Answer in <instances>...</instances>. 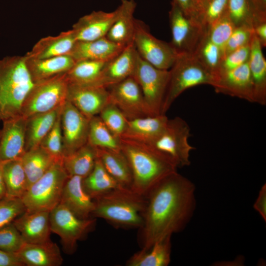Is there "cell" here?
<instances>
[{
	"instance_id": "obj_18",
	"label": "cell",
	"mask_w": 266,
	"mask_h": 266,
	"mask_svg": "<svg viewBox=\"0 0 266 266\" xmlns=\"http://www.w3.org/2000/svg\"><path fill=\"white\" fill-rule=\"evenodd\" d=\"M27 119L21 115L2 122L0 138V163L21 158L25 152Z\"/></svg>"
},
{
	"instance_id": "obj_12",
	"label": "cell",
	"mask_w": 266,
	"mask_h": 266,
	"mask_svg": "<svg viewBox=\"0 0 266 266\" xmlns=\"http://www.w3.org/2000/svg\"><path fill=\"white\" fill-rule=\"evenodd\" d=\"M169 21L172 35L170 43L176 53L193 54L205 33L201 23L185 15L173 1Z\"/></svg>"
},
{
	"instance_id": "obj_44",
	"label": "cell",
	"mask_w": 266,
	"mask_h": 266,
	"mask_svg": "<svg viewBox=\"0 0 266 266\" xmlns=\"http://www.w3.org/2000/svg\"><path fill=\"white\" fill-rule=\"evenodd\" d=\"M26 243L13 223L0 228V250L18 253Z\"/></svg>"
},
{
	"instance_id": "obj_43",
	"label": "cell",
	"mask_w": 266,
	"mask_h": 266,
	"mask_svg": "<svg viewBox=\"0 0 266 266\" xmlns=\"http://www.w3.org/2000/svg\"><path fill=\"white\" fill-rule=\"evenodd\" d=\"M228 0H204L201 3L199 21L205 32L213 22L226 12Z\"/></svg>"
},
{
	"instance_id": "obj_29",
	"label": "cell",
	"mask_w": 266,
	"mask_h": 266,
	"mask_svg": "<svg viewBox=\"0 0 266 266\" xmlns=\"http://www.w3.org/2000/svg\"><path fill=\"white\" fill-rule=\"evenodd\" d=\"M97 149L98 158L108 173L120 186L131 188L132 172L128 162L121 151L105 148Z\"/></svg>"
},
{
	"instance_id": "obj_52",
	"label": "cell",
	"mask_w": 266,
	"mask_h": 266,
	"mask_svg": "<svg viewBox=\"0 0 266 266\" xmlns=\"http://www.w3.org/2000/svg\"><path fill=\"white\" fill-rule=\"evenodd\" d=\"M250 1L254 13V21L266 20V0H250Z\"/></svg>"
},
{
	"instance_id": "obj_31",
	"label": "cell",
	"mask_w": 266,
	"mask_h": 266,
	"mask_svg": "<svg viewBox=\"0 0 266 266\" xmlns=\"http://www.w3.org/2000/svg\"><path fill=\"white\" fill-rule=\"evenodd\" d=\"M171 236L156 242L148 250L141 249L128 261V266H167L170 262Z\"/></svg>"
},
{
	"instance_id": "obj_8",
	"label": "cell",
	"mask_w": 266,
	"mask_h": 266,
	"mask_svg": "<svg viewBox=\"0 0 266 266\" xmlns=\"http://www.w3.org/2000/svg\"><path fill=\"white\" fill-rule=\"evenodd\" d=\"M66 73L34 83L23 103L21 115L25 118L53 111L67 100Z\"/></svg>"
},
{
	"instance_id": "obj_17",
	"label": "cell",
	"mask_w": 266,
	"mask_h": 266,
	"mask_svg": "<svg viewBox=\"0 0 266 266\" xmlns=\"http://www.w3.org/2000/svg\"><path fill=\"white\" fill-rule=\"evenodd\" d=\"M136 55L133 43L126 46L120 53L107 62L98 78L89 86L107 88L132 76Z\"/></svg>"
},
{
	"instance_id": "obj_45",
	"label": "cell",
	"mask_w": 266,
	"mask_h": 266,
	"mask_svg": "<svg viewBox=\"0 0 266 266\" xmlns=\"http://www.w3.org/2000/svg\"><path fill=\"white\" fill-rule=\"evenodd\" d=\"M26 210L21 198H4L0 200V228L9 224Z\"/></svg>"
},
{
	"instance_id": "obj_38",
	"label": "cell",
	"mask_w": 266,
	"mask_h": 266,
	"mask_svg": "<svg viewBox=\"0 0 266 266\" xmlns=\"http://www.w3.org/2000/svg\"><path fill=\"white\" fill-rule=\"evenodd\" d=\"M193 54L214 77L223 58V52L207 37L205 33Z\"/></svg>"
},
{
	"instance_id": "obj_47",
	"label": "cell",
	"mask_w": 266,
	"mask_h": 266,
	"mask_svg": "<svg viewBox=\"0 0 266 266\" xmlns=\"http://www.w3.org/2000/svg\"><path fill=\"white\" fill-rule=\"evenodd\" d=\"M250 54V44L225 56L221 62L218 72L215 76L220 73L233 70L247 63L249 60Z\"/></svg>"
},
{
	"instance_id": "obj_27",
	"label": "cell",
	"mask_w": 266,
	"mask_h": 266,
	"mask_svg": "<svg viewBox=\"0 0 266 266\" xmlns=\"http://www.w3.org/2000/svg\"><path fill=\"white\" fill-rule=\"evenodd\" d=\"M262 47L254 35L250 43L248 65L253 88L254 102L266 104V61Z\"/></svg>"
},
{
	"instance_id": "obj_51",
	"label": "cell",
	"mask_w": 266,
	"mask_h": 266,
	"mask_svg": "<svg viewBox=\"0 0 266 266\" xmlns=\"http://www.w3.org/2000/svg\"><path fill=\"white\" fill-rule=\"evenodd\" d=\"M255 36L259 41L262 47L266 46V20H255L252 24Z\"/></svg>"
},
{
	"instance_id": "obj_25",
	"label": "cell",
	"mask_w": 266,
	"mask_h": 266,
	"mask_svg": "<svg viewBox=\"0 0 266 266\" xmlns=\"http://www.w3.org/2000/svg\"><path fill=\"white\" fill-rule=\"evenodd\" d=\"M76 41L71 29L56 36L41 38L25 56L29 58L42 59L69 55Z\"/></svg>"
},
{
	"instance_id": "obj_22",
	"label": "cell",
	"mask_w": 266,
	"mask_h": 266,
	"mask_svg": "<svg viewBox=\"0 0 266 266\" xmlns=\"http://www.w3.org/2000/svg\"><path fill=\"white\" fill-rule=\"evenodd\" d=\"M136 7L134 0H121L116 9V17L105 37L123 46L133 43L135 22L133 14Z\"/></svg>"
},
{
	"instance_id": "obj_1",
	"label": "cell",
	"mask_w": 266,
	"mask_h": 266,
	"mask_svg": "<svg viewBox=\"0 0 266 266\" xmlns=\"http://www.w3.org/2000/svg\"><path fill=\"white\" fill-rule=\"evenodd\" d=\"M195 186L189 179L172 172L160 181L145 196L146 205L140 230L142 249L183 230L196 206Z\"/></svg>"
},
{
	"instance_id": "obj_34",
	"label": "cell",
	"mask_w": 266,
	"mask_h": 266,
	"mask_svg": "<svg viewBox=\"0 0 266 266\" xmlns=\"http://www.w3.org/2000/svg\"><path fill=\"white\" fill-rule=\"evenodd\" d=\"M0 164L6 189V197L22 198L28 188L21 157Z\"/></svg>"
},
{
	"instance_id": "obj_41",
	"label": "cell",
	"mask_w": 266,
	"mask_h": 266,
	"mask_svg": "<svg viewBox=\"0 0 266 266\" xmlns=\"http://www.w3.org/2000/svg\"><path fill=\"white\" fill-rule=\"evenodd\" d=\"M227 13L235 27H252L255 16L250 0H228Z\"/></svg>"
},
{
	"instance_id": "obj_3",
	"label": "cell",
	"mask_w": 266,
	"mask_h": 266,
	"mask_svg": "<svg viewBox=\"0 0 266 266\" xmlns=\"http://www.w3.org/2000/svg\"><path fill=\"white\" fill-rule=\"evenodd\" d=\"M94 200V217L102 218L117 228L139 229L142 226L146 197L131 188L119 187Z\"/></svg>"
},
{
	"instance_id": "obj_6",
	"label": "cell",
	"mask_w": 266,
	"mask_h": 266,
	"mask_svg": "<svg viewBox=\"0 0 266 266\" xmlns=\"http://www.w3.org/2000/svg\"><path fill=\"white\" fill-rule=\"evenodd\" d=\"M68 177L63 162L57 161L27 190L21 199L26 210L51 211L60 203Z\"/></svg>"
},
{
	"instance_id": "obj_15",
	"label": "cell",
	"mask_w": 266,
	"mask_h": 266,
	"mask_svg": "<svg viewBox=\"0 0 266 266\" xmlns=\"http://www.w3.org/2000/svg\"><path fill=\"white\" fill-rule=\"evenodd\" d=\"M248 62L215 76L212 86L216 92L254 102L253 84Z\"/></svg>"
},
{
	"instance_id": "obj_35",
	"label": "cell",
	"mask_w": 266,
	"mask_h": 266,
	"mask_svg": "<svg viewBox=\"0 0 266 266\" xmlns=\"http://www.w3.org/2000/svg\"><path fill=\"white\" fill-rule=\"evenodd\" d=\"M84 190L93 199L120 186L98 158L91 172L83 178Z\"/></svg>"
},
{
	"instance_id": "obj_5",
	"label": "cell",
	"mask_w": 266,
	"mask_h": 266,
	"mask_svg": "<svg viewBox=\"0 0 266 266\" xmlns=\"http://www.w3.org/2000/svg\"><path fill=\"white\" fill-rule=\"evenodd\" d=\"M169 79L161 108L166 114L175 100L185 90L200 85L212 86L213 75L193 54H178L169 69Z\"/></svg>"
},
{
	"instance_id": "obj_42",
	"label": "cell",
	"mask_w": 266,
	"mask_h": 266,
	"mask_svg": "<svg viewBox=\"0 0 266 266\" xmlns=\"http://www.w3.org/2000/svg\"><path fill=\"white\" fill-rule=\"evenodd\" d=\"M61 114V112L51 130L42 141L40 146L46 150L56 161L63 162L64 152Z\"/></svg>"
},
{
	"instance_id": "obj_40",
	"label": "cell",
	"mask_w": 266,
	"mask_h": 266,
	"mask_svg": "<svg viewBox=\"0 0 266 266\" xmlns=\"http://www.w3.org/2000/svg\"><path fill=\"white\" fill-rule=\"evenodd\" d=\"M235 28L226 12L207 28L205 34L223 52L225 46Z\"/></svg>"
},
{
	"instance_id": "obj_4",
	"label": "cell",
	"mask_w": 266,
	"mask_h": 266,
	"mask_svg": "<svg viewBox=\"0 0 266 266\" xmlns=\"http://www.w3.org/2000/svg\"><path fill=\"white\" fill-rule=\"evenodd\" d=\"M34 84L25 56L0 60V123L21 115L24 100Z\"/></svg>"
},
{
	"instance_id": "obj_32",
	"label": "cell",
	"mask_w": 266,
	"mask_h": 266,
	"mask_svg": "<svg viewBox=\"0 0 266 266\" xmlns=\"http://www.w3.org/2000/svg\"><path fill=\"white\" fill-rule=\"evenodd\" d=\"M98 158L97 149L88 142L65 156L63 165L69 176H87L92 170Z\"/></svg>"
},
{
	"instance_id": "obj_2",
	"label": "cell",
	"mask_w": 266,
	"mask_h": 266,
	"mask_svg": "<svg viewBox=\"0 0 266 266\" xmlns=\"http://www.w3.org/2000/svg\"><path fill=\"white\" fill-rule=\"evenodd\" d=\"M120 150L126 157L132 174L131 189L146 196L151 189L177 167L170 160L150 146L120 138Z\"/></svg>"
},
{
	"instance_id": "obj_13",
	"label": "cell",
	"mask_w": 266,
	"mask_h": 266,
	"mask_svg": "<svg viewBox=\"0 0 266 266\" xmlns=\"http://www.w3.org/2000/svg\"><path fill=\"white\" fill-rule=\"evenodd\" d=\"M107 89L109 101L117 106L128 120L153 116L145 102L139 85L133 76Z\"/></svg>"
},
{
	"instance_id": "obj_14",
	"label": "cell",
	"mask_w": 266,
	"mask_h": 266,
	"mask_svg": "<svg viewBox=\"0 0 266 266\" xmlns=\"http://www.w3.org/2000/svg\"><path fill=\"white\" fill-rule=\"evenodd\" d=\"M89 121L90 119L66 100L61 114L64 157L88 142Z\"/></svg>"
},
{
	"instance_id": "obj_49",
	"label": "cell",
	"mask_w": 266,
	"mask_h": 266,
	"mask_svg": "<svg viewBox=\"0 0 266 266\" xmlns=\"http://www.w3.org/2000/svg\"><path fill=\"white\" fill-rule=\"evenodd\" d=\"M17 253L6 252L0 250V266H23Z\"/></svg>"
},
{
	"instance_id": "obj_50",
	"label": "cell",
	"mask_w": 266,
	"mask_h": 266,
	"mask_svg": "<svg viewBox=\"0 0 266 266\" xmlns=\"http://www.w3.org/2000/svg\"><path fill=\"white\" fill-rule=\"evenodd\" d=\"M254 208L259 213L265 221H266V185H264L260 190L254 205Z\"/></svg>"
},
{
	"instance_id": "obj_23",
	"label": "cell",
	"mask_w": 266,
	"mask_h": 266,
	"mask_svg": "<svg viewBox=\"0 0 266 266\" xmlns=\"http://www.w3.org/2000/svg\"><path fill=\"white\" fill-rule=\"evenodd\" d=\"M168 119L166 114H160L128 120L127 128L120 138L147 144L160 134Z\"/></svg>"
},
{
	"instance_id": "obj_53",
	"label": "cell",
	"mask_w": 266,
	"mask_h": 266,
	"mask_svg": "<svg viewBox=\"0 0 266 266\" xmlns=\"http://www.w3.org/2000/svg\"><path fill=\"white\" fill-rule=\"evenodd\" d=\"M6 189L0 163V200L6 197Z\"/></svg>"
},
{
	"instance_id": "obj_46",
	"label": "cell",
	"mask_w": 266,
	"mask_h": 266,
	"mask_svg": "<svg viewBox=\"0 0 266 266\" xmlns=\"http://www.w3.org/2000/svg\"><path fill=\"white\" fill-rule=\"evenodd\" d=\"M254 35L250 26L235 27L223 50V57L234 50L250 44Z\"/></svg>"
},
{
	"instance_id": "obj_28",
	"label": "cell",
	"mask_w": 266,
	"mask_h": 266,
	"mask_svg": "<svg viewBox=\"0 0 266 266\" xmlns=\"http://www.w3.org/2000/svg\"><path fill=\"white\" fill-rule=\"evenodd\" d=\"M25 56L28 70L34 83L66 73L76 62L69 55L42 59L29 58Z\"/></svg>"
},
{
	"instance_id": "obj_36",
	"label": "cell",
	"mask_w": 266,
	"mask_h": 266,
	"mask_svg": "<svg viewBox=\"0 0 266 266\" xmlns=\"http://www.w3.org/2000/svg\"><path fill=\"white\" fill-rule=\"evenodd\" d=\"M107 62L91 60L76 61L73 66L66 72L68 83L91 85L98 78Z\"/></svg>"
},
{
	"instance_id": "obj_39",
	"label": "cell",
	"mask_w": 266,
	"mask_h": 266,
	"mask_svg": "<svg viewBox=\"0 0 266 266\" xmlns=\"http://www.w3.org/2000/svg\"><path fill=\"white\" fill-rule=\"evenodd\" d=\"M99 116L113 134L120 139L127 128L128 122L120 109L109 101L102 108Z\"/></svg>"
},
{
	"instance_id": "obj_33",
	"label": "cell",
	"mask_w": 266,
	"mask_h": 266,
	"mask_svg": "<svg viewBox=\"0 0 266 266\" xmlns=\"http://www.w3.org/2000/svg\"><path fill=\"white\" fill-rule=\"evenodd\" d=\"M21 159L27 177L28 189L57 162L41 146L26 151Z\"/></svg>"
},
{
	"instance_id": "obj_20",
	"label": "cell",
	"mask_w": 266,
	"mask_h": 266,
	"mask_svg": "<svg viewBox=\"0 0 266 266\" xmlns=\"http://www.w3.org/2000/svg\"><path fill=\"white\" fill-rule=\"evenodd\" d=\"M116 15V9L111 12L94 11L81 17L72 28L77 41H92L105 36Z\"/></svg>"
},
{
	"instance_id": "obj_7",
	"label": "cell",
	"mask_w": 266,
	"mask_h": 266,
	"mask_svg": "<svg viewBox=\"0 0 266 266\" xmlns=\"http://www.w3.org/2000/svg\"><path fill=\"white\" fill-rule=\"evenodd\" d=\"M190 136L189 125L177 116L168 119L160 134L146 144L164 155L177 167H184L190 165V153L195 149L189 142Z\"/></svg>"
},
{
	"instance_id": "obj_24",
	"label": "cell",
	"mask_w": 266,
	"mask_h": 266,
	"mask_svg": "<svg viewBox=\"0 0 266 266\" xmlns=\"http://www.w3.org/2000/svg\"><path fill=\"white\" fill-rule=\"evenodd\" d=\"M17 253L24 266H60L63 262L59 246L51 240L26 243Z\"/></svg>"
},
{
	"instance_id": "obj_21",
	"label": "cell",
	"mask_w": 266,
	"mask_h": 266,
	"mask_svg": "<svg viewBox=\"0 0 266 266\" xmlns=\"http://www.w3.org/2000/svg\"><path fill=\"white\" fill-rule=\"evenodd\" d=\"M82 180L80 176H68L63 188L60 202L78 217L86 219L92 216L95 204L94 200L84 190Z\"/></svg>"
},
{
	"instance_id": "obj_11",
	"label": "cell",
	"mask_w": 266,
	"mask_h": 266,
	"mask_svg": "<svg viewBox=\"0 0 266 266\" xmlns=\"http://www.w3.org/2000/svg\"><path fill=\"white\" fill-rule=\"evenodd\" d=\"M133 44L139 56L155 67L169 70L178 54L170 42L154 36L142 21L135 19Z\"/></svg>"
},
{
	"instance_id": "obj_10",
	"label": "cell",
	"mask_w": 266,
	"mask_h": 266,
	"mask_svg": "<svg viewBox=\"0 0 266 266\" xmlns=\"http://www.w3.org/2000/svg\"><path fill=\"white\" fill-rule=\"evenodd\" d=\"M169 70L157 68L143 60L137 52L132 76L138 83L153 115L161 114V108L169 79Z\"/></svg>"
},
{
	"instance_id": "obj_26",
	"label": "cell",
	"mask_w": 266,
	"mask_h": 266,
	"mask_svg": "<svg viewBox=\"0 0 266 266\" xmlns=\"http://www.w3.org/2000/svg\"><path fill=\"white\" fill-rule=\"evenodd\" d=\"M125 47L104 36L92 41H77L69 55L75 61L91 60L108 62Z\"/></svg>"
},
{
	"instance_id": "obj_16",
	"label": "cell",
	"mask_w": 266,
	"mask_h": 266,
	"mask_svg": "<svg viewBox=\"0 0 266 266\" xmlns=\"http://www.w3.org/2000/svg\"><path fill=\"white\" fill-rule=\"evenodd\" d=\"M67 100L90 119L98 115L109 102V97L104 87L68 84Z\"/></svg>"
},
{
	"instance_id": "obj_37",
	"label": "cell",
	"mask_w": 266,
	"mask_h": 266,
	"mask_svg": "<svg viewBox=\"0 0 266 266\" xmlns=\"http://www.w3.org/2000/svg\"><path fill=\"white\" fill-rule=\"evenodd\" d=\"M88 142L97 148L120 150V139L113 134L98 115L90 119Z\"/></svg>"
},
{
	"instance_id": "obj_30",
	"label": "cell",
	"mask_w": 266,
	"mask_h": 266,
	"mask_svg": "<svg viewBox=\"0 0 266 266\" xmlns=\"http://www.w3.org/2000/svg\"><path fill=\"white\" fill-rule=\"evenodd\" d=\"M63 106L53 111L27 118L25 152L40 146L56 122Z\"/></svg>"
},
{
	"instance_id": "obj_9",
	"label": "cell",
	"mask_w": 266,
	"mask_h": 266,
	"mask_svg": "<svg viewBox=\"0 0 266 266\" xmlns=\"http://www.w3.org/2000/svg\"><path fill=\"white\" fill-rule=\"evenodd\" d=\"M95 218L81 219L65 204L60 203L49 213L50 229L61 238L64 251L73 253L77 242L94 228Z\"/></svg>"
},
{
	"instance_id": "obj_54",
	"label": "cell",
	"mask_w": 266,
	"mask_h": 266,
	"mask_svg": "<svg viewBox=\"0 0 266 266\" xmlns=\"http://www.w3.org/2000/svg\"><path fill=\"white\" fill-rule=\"evenodd\" d=\"M199 3H200V4L201 3V2L204 0H198Z\"/></svg>"
},
{
	"instance_id": "obj_48",
	"label": "cell",
	"mask_w": 266,
	"mask_h": 266,
	"mask_svg": "<svg viewBox=\"0 0 266 266\" xmlns=\"http://www.w3.org/2000/svg\"><path fill=\"white\" fill-rule=\"evenodd\" d=\"M172 1L185 15L199 21L200 5L198 0H173Z\"/></svg>"
},
{
	"instance_id": "obj_19",
	"label": "cell",
	"mask_w": 266,
	"mask_h": 266,
	"mask_svg": "<svg viewBox=\"0 0 266 266\" xmlns=\"http://www.w3.org/2000/svg\"><path fill=\"white\" fill-rule=\"evenodd\" d=\"M49 213L45 211H25L12 223L26 243L46 242L50 240Z\"/></svg>"
},
{
	"instance_id": "obj_55",
	"label": "cell",
	"mask_w": 266,
	"mask_h": 266,
	"mask_svg": "<svg viewBox=\"0 0 266 266\" xmlns=\"http://www.w3.org/2000/svg\"><path fill=\"white\" fill-rule=\"evenodd\" d=\"M0 135H1V129H0Z\"/></svg>"
}]
</instances>
